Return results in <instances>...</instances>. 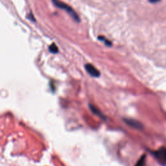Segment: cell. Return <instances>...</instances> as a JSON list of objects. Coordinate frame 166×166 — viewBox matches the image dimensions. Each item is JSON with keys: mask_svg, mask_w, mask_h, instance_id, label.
Returning a JSON list of instances; mask_svg holds the SVG:
<instances>
[{"mask_svg": "<svg viewBox=\"0 0 166 166\" xmlns=\"http://www.w3.org/2000/svg\"><path fill=\"white\" fill-rule=\"evenodd\" d=\"M52 2L57 7L65 10L75 21L80 22V18L79 17V15L77 14L75 11L71 8L70 5L66 4L65 3L61 1H60V0H52Z\"/></svg>", "mask_w": 166, "mask_h": 166, "instance_id": "obj_1", "label": "cell"}, {"mask_svg": "<svg viewBox=\"0 0 166 166\" xmlns=\"http://www.w3.org/2000/svg\"><path fill=\"white\" fill-rule=\"evenodd\" d=\"M28 18H29L30 20H31V21H35V19L34 17H33V15H32V14H30L29 15Z\"/></svg>", "mask_w": 166, "mask_h": 166, "instance_id": "obj_9", "label": "cell"}, {"mask_svg": "<svg viewBox=\"0 0 166 166\" xmlns=\"http://www.w3.org/2000/svg\"><path fill=\"white\" fill-rule=\"evenodd\" d=\"M124 121L127 125L132 127H133V128H135L137 129H141L143 128V125L140 122H138V121L134 119H125Z\"/></svg>", "mask_w": 166, "mask_h": 166, "instance_id": "obj_4", "label": "cell"}, {"mask_svg": "<svg viewBox=\"0 0 166 166\" xmlns=\"http://www.w3.org/2000/svg\"><path fill=\"white\" fill-rule=\"evenodd\" d=\"M90 109L92 110V111L93 112V113L96 114H97V115H98L99 116H103L101 114V113L100 112H99V110L95 107V106H93V105L90 104Z\"/></svg>", "mask_w": 166, "mask_h": 166, "instance_id": "obj_8", "label": "cell"}, {"mask_svg": "<svg viewBox=\"0 0 166 166\" xmlns=\"http://www.w3.org/2000/svg\"><path fill=\"white\" fill-rule=\"evenodd\" d=\"M145 160H146V155L143 154L141 157V158L138 160L135 166H145Z\"/></svg>", "mask_w": 166, "mask_h": 166, "instance_id": "obj_5", "label": "cell"}, {"mask_svg": "<svg viewBox=\"0 0 166 166\" xmlns=\"http://www.w3.org/2000/svg\"><path fill=\"white\" fill-rule=\"evenodd\" d=\"M98 39H99V40H101V41L104 42V43H105V45L107 46H108V47L112 46V42H110V40H107V38H105V37H104V36H99L98 37Z\"/></svg>", "mask_w": 166, "mask_h": 166, "instance_id": "obj_6", "label": "cell"}, {"mask_svg": "<svg viewBox=\"0 0 166 166\" xmlns=\"http://www.w3.org/2000/svg\"><path fill=\"white\" fill-rule=\"evenodd\" d=\"M85 69L87 72L92 77H99L100 76V72L99 71L91 64H86L85 65Z\"/></svg>", "mask_w": 166, "mask_h": 166, "instance_id": "obj_3", "label": "cell"}, {"mask_svg": "<svg viewBox=\"0 0 166 166\" xmlns=\"http://www.w3.org/2000/svg\"><path fill=\"white\" fill-rule=\"evenodd\" d=\"M153 154L160 164L162 165L166 164V148H160L158 150L154 151L153 153Z\"/></svg>", "mask_w": 166, "mask_h": 166, "instance_id": "obj_2", "label": "cell"}, {"mask_svg": "<svg viewBox=\"0 0 166 166\" xmlns=\"http://www.w3.org/2000/svg\"><path fill=\"white\" fill-rule=\"evenodd\" d=\"M160 1H161V0H149V2L151 3H156Z\"/></svg>", "mask_w": 166, "mask_h": 166, "instance_id": "obj_10", "label": "cell"}, {"mask_svg": "<svg viewBox=\"0 0 166 166\" xmlns=\"http://www.w3.org/2000/svg\"><path fill=\"white\" fill-rule=\"evenodd\" d=\"M49 50L52 53H57L58 51V49L57 46L55 45V43H52L51 45L49 47Z\"/></svg>", "mask_w": 166, "mask_h": 166, "instance_id": "obj_7", "label": "cell"}]
</instances>
